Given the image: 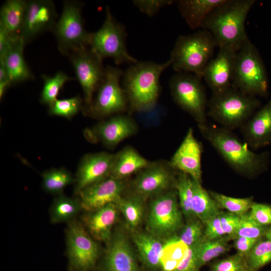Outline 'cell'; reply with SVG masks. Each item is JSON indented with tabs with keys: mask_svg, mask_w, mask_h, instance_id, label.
Instances as JSON below:
<instances>
[{
	"mask_svg": "<svg viewBox=\"0 0 271 271\" xmlns=\"http://www.w3.org/2000/svg\"><path fill=\"white\" fill-rule=\"evenodd\" d=\"M202 137L216 150L235 172L251 177L265 171L268 167V152L256 153L242 142L232 130L206 122L198 124Z\"/></svg>",
	"mask_w": 271,
	"mask_h": 271,
	"instance_id": "obj_1",
	"label": "cell"
},
{
	"mask_svg": "<svg viewBox=\"0 0 271 271\" xmlns=\"http://www.w3.org/2000/svg\"><path fill=\"white\" fill-rule=\"evenodd\" d=\"M254 0H224L205 18L201 27L213 36L217 46L237 51L248 38L245 23Z\"/></svg>",
	"mask_w": 271,
	"mask_h": 271,
	"instance_id": "obj_2",
	"label": "cell"
},
{
	"mask_svg": "<svg viewBox=\"0 0 271 271\" xmlns=\"http://www.w3.org/2000/svg\"><path fill=\"white\" fill-rule=\"evenodd\" d=\"M171 65L170 59L163 63L138 61L130 65L122 77V86L128 101V114L148 111L157 106L160 76Z\"/></svg>",
	"mask_w": 271,
	"mask_h": 271,
	"instance_id": "obj_3",
	"label": "cell"
},
{
	"mask_svg": "<svg viewBox=\"0 0 271 271\" xmlns=\"http://www.w3.org/2000/svg\"><path fill=\"white\" fill-rule=\"evenodd\" d=\"M216 46L212 34L204 29L191 35H181L171 51V66L178 73L192 74L202 79Z\"/></svg>",
	"mask_w": 271,
	"mask_h": 271,
	"instance_id": "obj_4",
	"label": "cell"
},
{
	"mask_svg": "<svg viewBox=\"0 0 271 271\" xmlns=\"http://www.w3.org/2000/svg\"><path fill=\"white\" fill-rule=\"evenodd\" d=\"M261 101L231 86L219 93H212L207 115L221 127L232 130L241 128L259 108Z\"/></svg>",
	"mask_w": 271,
	"mask_h": 271,
	"instance_id": "obj_5",
	"label": "cell"
},
{
	"mask_svg": "<svg viewBox=\"0 0 271 271\" xmlns=\"http://www.w3.org/2000/svg\"><path fill=\"white\" fill-rule=\"evenodd\" d=\"M231 86L255 97L268 94V81L263 62L248 38L237 52Z\"/></svg>",
	"mask_w": 271,
	"mask_h": 271,
	"instance_id": "obj_6",
	"label": "cell"
},
{
	"mask_svg": "<svg viewBox=\"0 0 271 271\" xmlns=\"http://www.w3.org/2000/svg\"><path fill=\"white\" fill-rule=\"evenodd\" d=\"M149 199L147 230L164 240L175 236L184 225L176 189L167 190Z\"/></svg>",
	"mask_w": 271,
	"mask_h": 271,
	"instance_id": "obj_7",
	"label": "cell"
},
{
	"mask_svg": "<svg viewBox=\"0 0 271 271\" xmlns=\"http://www.w3.org/2000/svg\"><path fill=\"white\" fill-rule=\"evenodd\" d=\"M123 72L117 67L108 66L105 77L91 103L83 106L85 114L97 118H106L128 111V101L120 85Z\"/></svg>",
	"mask_w": 271,
	"mask_h": 271,
	"instance_id": "obj_8",
	"label": "cell"
},
{
	"mask_svg": "<svg viewBox=\"0 0 271 271\" xmlns=\"http://www.w3.org/2000/svg\"><path fill=\"white\" fill-rule=\"evenodd\" d=\"M125 28L113 17L108 7L102 26L90 33L89 48L101 60L110 58L117 64H132L138 60L127 51Z\"/></svg>",
	"mask_w": 271,
	"mask_h": 271,
	"instance_id": "obj_9",
	"label": "cell"
},
{
	"mask_svg": "<svg viewBox=\"0 0 271 271\" xmlns=\"http://www.w3.org/2000/svg\"><path fill=\"white\" fill-rule=\"evenodd\" d=\"M82 8V3L79 1H64L61 14L52 31L63 55L89 47L90 33L85 30Z\"/></svg>",
	"mask_w": 271,
	"mask_h": 271,
	"instance_id": "obj_10",
	"label": "cell"
},
{
	"mask_svg": "<svg viewBox=\"0 0 271 271\" xmlns=\"http://www.w3.org/2000/svg\"><path fill=\"white\" fill-rule=\"evenodd\" d=\"M66 255L69 271H91L95 268L102 251L98 242L77 219L67 223Z\"/></svg>",
	"mask_w": 271,
	"mask_h": 271,
	"instance_id": "obj_11",
	"label": "cell"
},
{
	"mask_svg": "<svg viewBox=\"0 0 271 271\" xmlns=\"http://www.w3.org/2000/svg\"><path fill=\"white\" fill-rule=\"evenodd\" d=\"M174 102L198 124L207 122V99L201 79L186 73H177L169 82Z\"/></svg>",
	"mask_w": 271,
	"mask_h": 271,
	"instance_id": "obj_12",
	"label": "cell"
},
{
	"mask_svg": "<svg viewBox=\"0 0 271 271\" xmlns=\"http://www.w3.org/2000/svg\"><path fill=\"white\" fill-rule=\"evenodd\" d=\"M178 171L169 161H150L149 164L136 174L128 181L126 192L131 193L146 201L167 190L175 188Z\"/></svg>",
	"mask_w": 271,
	"mask_h": 271,
	"instance_id": "obj_13",
	"label": "cell"
},
{
	"mask_svg": "<svg viewBox=\"0 0 271 271\" xmlns=\"http://www.w3.org/2000/svg\"><path fill=\"white\" fill-rule=\"evenodd\" d=\"M84 94V106L91 102L94 93L103 80L105 68L89 47L71 52L68 56Z\"/></svg>",
	"mask_w": 271,
	"mask_h": 271,
	"instance_id": "obj_14",
	"label": "cell"
},
{
	"mask_svg": "<svg viewBox=\"0 0 271 271\" xmlns=\"http://www.w3.org/2000/svg\"><path fill=\"white\" fill-rule=\"evenodd\" d=\"M121 228L114 229L106 243L100 264L101 271H142L130 236Z\"/></svg>",
	"mask_w": 271,
	"mask_h": 271,
	"instance_id": "obj_15",
	"label": "cell"
},
{
	"mask_svg": "<svg viewBox=\"0 0 271 271\" xmlns=\"http://www.w3.org/2000/svg\"><path fill=\"white\" fill-rule=\"evenodd\" d=\"M55 4L51 0H29L20 37L25 44L47 31H52L57 21Z\"/></svg>",
	"mask_w": 271,
	"mask_h": 271,
	"instance_id": "obj_16",
	"label": "cell"
},
{
	"mask_svg": "<svg viewBox=\"0 0 271 271\" xmlns=\"http://www.w3.org/2000/svg\"><path fill=\"white\" fill-rule=\"evenodd\" d=\"M127 180L109 176L82 190L77 196L83 211H91L116 203L126 191Z\"/></svg>",
	"mask_w": 271,
	"mask_h": 271,
	"instance_id": "obj_17",
	"label": "cell"
},
{
	"mask_svg": "<svg viewBox=\"0 0 271 271\" xmlns=\"http://www.w3.org/2000/svg\"><path fill=\"white\" fill-rule=\"evenodd\" d=\"M115 154L105 152L88 154L81 160L76 173L74 193L109 176Z\"/></svg>",
	"mask_w": 271,
	"mask_h": 271,
	"instance_id": "obj_18",
	"label": "cell"
},
{
	"mask_svg": "<svg viewBox=\"0 0 271 271\" xmlns=\"http://www.w3.org/2000/svg\"><path fill=\"white\" fill-rule=\"evenodd\" d=\"M203 146L190 127L181 145L169 161L176 171L184 173L195 181L201 183V156Z\"/></svg>",
	"mask_w": 271,
	"mask_h": 271,
	"instance_id": "obj_19",
	"label": "cell"
},
{
	"mask_svg": "<svg viewBox=\"0 0 271 271\" xmlns=\"http://www.w3.org/2000/svg\"><path fill=\"white\" fill-rule=\"evenodd\" d=\"M217 56L206 66L203 75L212 91L221 92L231 86L237 51L228 47H220Z\"/></svg>",
	"mask_w": 271,
	"mask_h": 271,
	"instance_id": "obj_20",
	"label": "cell"
},
{
	"mask_svg": "<svg viewBox=\"0 0 271 271\" xmlns=\"http://www.w3.org/2000/svg\"><path fill=\"white\" fill-rule=\"evenodd\" d=\"M138 126L129 114H117L99 122L92 130L96 139L106 148H112L135 134Z\"/></svg>",
	"mask_w": 271,
	"mask_h": 271,
	"instance_id": "obj_21",
	"label": "cell"
},
{
	"mask_svg": "<svg viewBox=\"0 0 271 271\" xmlns=\"http://www.w3.org/2000/svg\"><path fill=\"white\" fill-rule=\"evenodd\" d=\"M240 128L250 149L257 150L271 144V97Z\"/></svg>",
	"mask_w": 271,
	"mask_h": 271,
	"instance_id": "obj_22",
	"label": "cell"
},
{
	"mask_svg": "<svg viewBox=\"0 0 271 271\" xmlns=\"http://www.w3.org/2000/svg\"><path fill=\"white\" fill-rule=\"evenodd\" d=\"M116 203H110L97 209L85 211L81 222L97 242L106 243L110 239L118 213Z\"/></svg>",
	"mask_w": 271,
	"mask_h": 271,
	"instance_id": "obj_23",
	"label": "cell"
},
{
	"mask_svg": "<svg viewBox=\"0 0 271 271\" xmlns=\"http://www.w3.org/2000/svg\"><path fill=\"white\" fill-rule=\"evenodd\" d=\"M129 234L139 259L144 266L150 271L160 270L161 258L165 240L147 230L138 229Z\"/></svg>",
	"mask_w": 271,
	"mask_h": 271,
	"instance_id": "obj_24",
	"label": "cell"
},
{
	"mask_svg": "<svg viewBox=\"0 0 271 271\" xmlns=\"http://www.w3.org/2000/svg\"><path fill=\"white\" fill-rule=\"evenodd\" d=\"M150 161L144 158L131 146H126L115 153L109 176L127 180L147 167Z\"/></svg>",
	"mask_w": 271,
	"mask_h": 271,
	"instance_id": "obj_25",
	"label": "cell"
},
{
	"mask_svg": "<svg viewBox=\"0 0 271 271\" xmlns=\"http://www.w3.org/2000/svg\"><path fill=\"white\" fill-rule=\"evenodd\" d=\"M26 44L19 37L0 62L3 63L12 85L33 80L35 76L25 61L24 50Z\"/></svg>",
	"mask_w": 271,
	"mask_h": 271,
	"instance_id": "obj_26",
	"label": "cell"
},
{
	"mask_svg": "<svg viewBox=\"0 0 271 271\" xmlns=\"http://www.w3.org/2000/svg\"><path fill=\"white\" fill-rule=\"evenodd\" d=\"M27 1L7 0L0 11V25L14 39H18L22 30Z\"/></svg>",
	"mask_w": 271,
	"mask_h": 271,
	"instance_id": "obj_27",
	"label": "cell"
},
{
	"mask_svg": "<svg viewBox=\"0 0 271 271\" xmlns=\"http://www.w3.org/2000/svg\"><path fill=\"white\" fill-rule=\"evenodd\" d=\"M146 201L137 195L126 191L115 203L129 232L139 229L145 215Z\"/></svg>",
	"mask_w": 271,
	"mask_h": 271,
	"instance_id": "obj_28",
	"label": "cell"
},
{
	"mask_svg": "<svg viewBox=\"0 0 271 271\" xmlns=\"http://www.w3.org/2000/svg\"><path fill=\"white\" fill-rule=\"evenodd\" d=\"M224 0H181L179 12L189 27L195 29L201 27L208 14Z\"/></svg>",
	"mask_w": 271,
	"mask_h": 271,
	"instance_id": "obj_29",
	"label": "cell"
},
{
	"mask_svg": "<svg viewBox=\"0 0 271 271\" xmlns=\"http://www.w3.org/2000/svg\"><path fill=\"white\" fill-rule=\"evenodd\" d=\"M83 211L79 198H71L63 193L56 196L50 208V220L52 224L69 223L77 219Z\"/></svg>",
	"mask_w": 271,
	"mask_h": 271,
	"instance_id": "obj_30",
	"label": "cell"
},
{
	"mask_svg": "<svg viewBox=\"0 0 271 271\" xmlns=\"http://www.w3.org/2000/svg\"><path fill=\"white\" fill-rule=\"evenodd\" d=\"M193 185L192 211L195 217L204 224L210 218L219 214L221 211L201 183L193 180Z\"/></svg>",
	"mask_w": 271,
	"mask_h": 271,
	"instance_id": "obj_31",
	"label": "cell"
},
{
	"mask_svg": "<svg viewBox=\"0 0 271 271\" xmlns=\"http://www.w3.org/2000/svg\"><path fill=\"white\" fill-rule=\"evenodd\" d=\"M230 240L226 235L217 239L202 241L194 246L199 268L229 251Z\"/></svg>",
	"mask_w": 271,
	"mask_h": 271,
	"instance_id": "obj_32",
	"label": "cell"
},
{
	"mask_svg": "<svg viewBox=\"0 0 271 271\" xmlns=\"http://www.w3.org/2000/svg\"><path fill=\"white\" fill-rule=\"evenodd\" d=\"M43 189L56 196L63 194L68 185L75 183V178L64 168H52L42 174Z\"/></svg>",
	"mask_w": 271,
	"mask_h": 271,
	"instance_id": "obj_33",
	"label": "cell"
},
{
	"mask_svg": "<svg viewBox=\"0 0 271 271\" xmlns=\"http://www.w3.org/2000/svg\"><path fill=\"white\" fill-rule=\"evenodd\" d=\"M193 182V180L190 176L178 171L174 188L177 192L179 205L186 221L197 218L192 208Z\"/></svg>",
	"mask_w": 271,
	"mask_h": 271,
	"instance_id": "obj_34",
	"label": "cell"
},
{
	"mask_svg": "<svg viewBox=\"0 0 271 271\" xmlns=\"http://www.w3.org/2000/svg\"><path fill=\"white\" fill-rule=\"evenodd\" d=\"M41 77L44 84L40 94V101L49 107L57 99L59 91L65 83L75 79L62 71H57L53 76L42 74Z\"/></svg>",
	"mask_w": 271,
	"mask_h": 271,
	"instance_id": "obj_35",
	"label": "cell"
},
{
	"mask_svg": "<svg viewBox=\"0 0 271 271\" xmlns=\"http://www.w3.org/2000/svg\"><path fill=\"white\" fill-rule=\"evenodd\" d=\"M209 193L220 209H225L238 216L248 212L254 202L252 197L234 198L212 191Z\"/></svg>",
	"mask_w": 271,
	"mask_h": 271,
	"instance_id": "obj_36",
	"label": "cell"
},
{
	"mask_svg": "<svg viewBox=\"0 0 271 271\" xmlns=\"http://www.w3.org/2000/svg\"><path fill=\"white\" fill-rule=\"evenodd\" d=\"M268 226L256 222L247 212L240 216V221L237 229L231 236H228L231 240L237 237L261 240L264 237Z\"/></svg>",
	"mask_w": 271,
	"mask_h": 271,
	"instance_id": "obj_37",
	"label": "cell"
},
{
	"mask_svg": "<svg viewBox=\"0 0 271 271\" xmlns=\"http://www.w3.org/2000/svg\"><path fill=\"white\" fill-rule=\"evenodd\" d=\"M83 103L80 95L63 99H57L49 107L48 112L51 115L71 119L83 109Z\"/></svg>",
	"mask_w": 271,
	"mask_h": 271,
	"instance_id": "obj_38",
	"label": "cell"
},
{
	"mask_svg": "<svg viewBox=\"0 0 271 271\" xmlns=\"http://www.w3.org/2000/svg\"><path fill=\"white\" fill-rule=\"evenodd\" d=\"M246 258L251 269L258 271L271 261V241H258Z\"/></svg>",
	"mask_w": 271,
	"mask_h": 271,
	"instance_id": "obj_39",
	"label": "cell"
},
{
	"mask_svg": "<svg viewBox=\"0 0 271 271\" xmlns=\"http://www.w3.org/2000/svg\"><path fill=\"white\" fill-rule=\"evenodd\" d=\"M204 225L198 218L186 221L176 236L188 247L196 245L203 239Z\"/></svg>",
	"mask_w": 271,
	"mask_h": 271,
	"instance_id": "obj_40",
	"label": "cell"
},
{
	"mask_svg": "<svg viewBox=\"0 0 271 271\" xmlns=\"http://www.w3.org/2000/svg\"><path fill=\"white\" fill-rule=\"evenodd\" d=\"M209 271H252L246 257L238 253L229 256L212 263Z\"/></svg>",
	"mask_w": 271,
	"mask_h": 271,
	"instance_id": "obj_41",
	"label": "cell"
},
{
	"mask_svg": "<svg viewBox=\"0 0 271 271\" xmlns=\"http://www.w3.org/2000/svg\"><path fill=\"white\" fill-rule=\"evenodd\" d=\"M170 0H135L133 5L142 13L150 17L155 16L163 7L171 5Z\"/></svg>",
	"mask_w": 271,
	"mask_h": 271,
	"instance_id": "obj_42",
	"label": "cell"
},
{
	"mask_svg": "<svg viewBox=\"0 0 271 271\" xmlns=\"http://www.w3.org/2000/svg\"><path fill=\"white\" fill-rule=\"evenodd\" d=\"M248 213L260 225L268 226L271 224V206L253 202Z\"/></svg>",
	"mask_w": 271,
	"mask_h": 271,
	"instance_id": "obj_43",
	"label": "cell"
},
{
	"mask_svg": "<svg viewBox=\"0 0 271 271\" xmlns=\"http://www.w3.org/2000/svg\"><path fill=\"white\" fill-rule=\"evenodd\" d=\"M219 214L210 218L204 224L202 241L217 239L226 235L222 227Z\"/></svg>",
	"mask_w": 271,
	"mask_h": 271,
	"instance_id": "obj_44",
	"label": "cell"
},
{
	"mask_svg": "<svg viewBox=\"0 0 271 271\" xmlns=\"http://www.w3.org/2000/svg\"><path fill=\"white\" fill-rule=\"evenodd\" d=\"M219 216L225 234L231 236L238 226L240 216L228 211H221Z\"/></svg>",
	"mask_w": 271,
	"mask_h": 271,
	"instance_id": "obj_45",
	"label": "cell"
},
{
	"mask_svg": "<svg viewBox=\"0 0 271 271\" xmlns=\"http://www.w3.org/2000/svg\"><path fill=\"white\" fill-rule=\"evenodd\" d=\"M194 246L188 247L187 251L177 267L173 271H199Z\"/></svg>",
	"mask_w": 271,
	"mask_h": 271,
	"instance_id": "obj_46",
	"label": "cell"
},
{
	"mask_svg": "<svg viewBox=\"0 0 271 271\" xmlns=\"http://www.w3.org/2000/svg\"><path fill=\"white\" fill-rule=\"evenodd\" d=\"M232 240V246L236 250V253L246 257L255 244L260 240L237 237Z\"/></svg>",
	"mask_w": 271,
	"mask_h": 271,
	"instance_id": "obj_47",
	"label": "cell"
},
{
	"mask_svg": "<svg viewBox=\"0 0 271 271\" xmlns=\"http://www.w3.org/2000/svg\"><path fill=\"white\" fill-rule=\"evenodd\" d=\"M17 39L11 38L0 25V59L5 56Z\"/></svg>",
	"mask_w": 271,
	"mask_h": 271,
	"instance_id": "obj_48",
	"label": "cell"
},
{
	"mask_svg": "<svg viewBox=\"0 0 271 271\" xmlns=\"http://www.w3.org/2000/svg\"><path fill=\"white\" fill-rule=\"evenodd\" d=\"M264 238L268 240L271 241V224L267 228Z\"/></svg>",
	"mask_w": 271,
	"mask_h": 271,
	"instance_id": "obj_49",
	"label": "cell"
}]
</instances>
